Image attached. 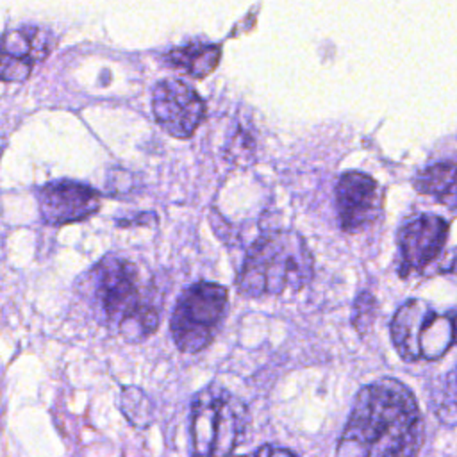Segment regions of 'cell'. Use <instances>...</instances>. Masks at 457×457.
Returning <instances> with one entry per match:
<instances>
[{
	"label": "cell",
	"instance_id": "15",
	"mask_svg": "<svg viewBox=\"0 0 457 457\" xmlns=\"http://www.w3.org/2000/svg\"><path fill=\"white\" fill-rule=\"evenodd\" d=\"M228 457H298L295 452H291L289 448H280V446H271V445H264L261 448H257L253 453H246V455H228Z\"/></svg>",
	"mask_w": 457,
	"mask_h": 457
},
{
	"label": "cell",
	"instance_id": "11",
	"mask_svg": "<svg viewBox=\"0 0 457 457\" xmlns=\"http://www.w3.org/2000/svg\"><path fill=\"white\" fill-rule=\"evenodd\" d=\"M336 207L341 228L355 234L380 214L378 182L361 171H346L336 186Z\"/></svg>",
	"mask_w": 457,
	"mask_h": 457
},
{
	"label": "cell",
	"instance_id": "6",
	"mask_svg": "<svg viewBox=\"0 0 457 457\" xmlns=\"http://www.w3.org/2000/svg\"><path fill=\"white\" fill-rule=\"evenodd\" d=\"M228 305V293L216 282H196L179 296L170 330L175 346L184 353H198L207 348Z\"/></svg>",
	"mask_w": 457,
	"mask_h": 457
},
{
	"label": "cell",
	"instance_id": "7",
	"mask_svg": "<svg viewBox=\"0 0 457 457\" xmlns=\"http://www.w3.org/2000/svg\"><path fill=\"white\" fill-rule=\"evenodd\" d=\"M152 111L155 121L177 139L191 137L205 120V102L179 79H162L152 91Z\"/></svg>",
	"mask_w": 457,
	"mask_h": 457
},
{
	"label": "cell",
	"instance_id": "9",
	"mask_svg": "<svg viewBox=\"0 0 457 457\" xmlns=\"http://www.w3.org/2000/svg\"><path fill=\"white\" fill-rule=\"evenodd\" d=\"M100 193L91 186L70 179L43 184L37 189L41 220L46 225H66L82 221L100 209Z\"/></svg>",
	"mask_w": 457,
	"mask_h": 457
},
{
	"label": "cell",
	"instance_id": "14",
	"mask_svg": "<svg viewBox=\"0 0 457 457\" xmlns=\"http://www.w3.org/2000/svg\"><path fill=\"white\" fill-rule=\"evenodd\" d=\"M121 411L127 420L137 427H146L152 421V405L146 395L137 387H125L121 393Z\"/></svg>",
	"mask_w": 457,
	"mask_h": 457
},
{
	"label": "cell",
	"instance_id": "1",
	"mask_svg": "<svg viewBox=\"0 0 457 457\" xmlns=\"http://www.w3.org/2000/svg\"><path fill=\"white\" fill-rule=\"evenodd\" d=\"M421 445L423 418L412 391L384 377L357 393L336 457H420Z\"/></svg>",
	"mask_w": 457,
	"mask_h": 457
},
{
	"label": "cell",
	"instance_id": "8",
	"mask_svg": "<svg viewBox=\"0 0 457 457\" xmlns=\"http://www.w3.org/2000/svg\"><path fill=\"white\" fill-rule=\"evenodd\" d=\"M55 36L36 25L11 29L0 36V80L23 82L55 48Z\"/></svg>",
	"mask_w": 457,
	"mask_h": 457
},
{
	"label": "cell",
	"instance_id": "12",
	"mask_svg": "<svg viewBox=\"0 0 457 457\" xmlns=\"http://www.w3.org/2000/svg\"><path fill=\"white\" fill-rule=\"evenodd\" d=\"M414 189L450 209H457V159L434 162L420 170L414 177Z\"/></svg>",
	"mask_w": 457,
	"mask_h": 457
},
{
	"label": "cell",
	"instance_id": "4",
	"mask_svg": "<svg viewBox=\"0 0 457 457\" xmlns=\"http://www.w3.org/2000/svg\"><path fill=\"white\" fill-rule=\"evenodd\" d=\"M250 425L246 405L221 386L211 384L191 402L193 457H228Z\"/></svg>",
	"mask_w": 457,
	"mask_h": 457
},
{
	"label": "cell",
	"instance_id": "10",
	"mask_svg": "<svg viewBox=\"0 0 457 457\" xmlns=\"http://www.w3.org/2000/svg\"><path fill=\"white\" fill-rule=\"evenodd\" d=\"M448 223L441 216L420 214L411 218L398 232L400 277L421 273L436 257H439L446 239Z\"/></svg>",
	"mask_w": 457,
	"mask_h": 457
},
{
	"label": "cell",
	"instance_id": "2",
	"mask_svg": "<svg viewBox=\"0 0 457 457\" xmlns=\"http://www.w3.org/2000/svg\"><path fill=\"white\" fill-rule=\"evenodd\" d=\"M87 284L100 318L129 343L152 336L159 327V311L143 289L139 268L123 257L107 255L89 273Z\"/></svg>",
	"mask_w": 457,
	"mask_h": 457
},
{
	"label": "cell",
	"instance_id": "5",
	"mask_svg": "<svg viewBox=\"0 0 457 457\" xmlns=\"http://www.w3.org/2000/svg\"><path fill=\"white\" fill-rule=\"evenodd\" d=\"M391 341L403 361H437L457 346V311L437 312L423 300H407L391 320Z\"/></svg>",
	"mask_w": 457,
	"mask_h": 457
},
{
	"label": "cell",
	"instance_id": "13",
	"mask_svg": "<svg viewBox=\"0 0 457 457\" xmlns=\"http://www.w3.org/2000/svg\"><path fill=\"white\" fill-rule=\"evenodd\" d=\"M221 57V48L211 43H187L171 48L164 61L193 79H204L216 70Z\"/></svg>",
	"mask_w": 457,
	"mask_h": 457
},
{
	"label": "cell",
	"instance_id": "3",
	"mask_svg": "<svg viewBox=\"0 0 457 457\" xmlns=\"http://www.w3.org/2000/svg\"><path fill=\"white\" fill-rule=\"evenodd\" d=\"M311 277L312 255L305 239L295 230H275L250 246L236 286L241 295L261 298L296 293Z\"/></svg>",
	"mask_w": 457,
	"mask_h": 457
}]
</instances>
